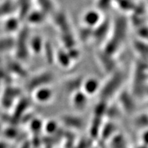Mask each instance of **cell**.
Here are the masks:
<instances>
[{"label":"cell","mask_w":148,"mask_h":148,"mask_svg":"<svg viewBox=\"0 0 148 148\" xmlns=\"http://www.w3.org/2000/svg\"><path fill=\"white\" fill-rule=\"evenodd\" d=\"M83 92L86 95H92L99 89V82L95 77H89L82 82Z\"/></svg>","instance_id":"cell-1"},{"label":"cell","mask_w":148,"mask_h":148,"mask_svg":"<svg viewBox=\"0 0 148 148\" xmlns=\"http://www.w3.org/2000/svg\"><path fill=\"white\" fill-rule=\"evenodd\" d=\"M52 97V90L47 86L38 87L35 90L34 98L39 103H47L51 100Z\"/></svg>","instance_id":"cell-2"},{"label":"cell","mask_w":148,"mask_h":148,"mask_svg":"<svg viewBox=\"0 0 148 148\" xmlns=\"http://www.w3.org/2000/svg\"><path fill=\"white\" fill-rule=\"evenodd\" d=\"M86 95L82 91V93H76L73 97V106L77 109H83L86 106L87 99Z\"/></svg>","instance_id":"cell-3"},{"label":"cell","mask_w":148,"mask_h":148,"mask_svg":"<svg viewBox=\"0 0 148 148\" xmlns=\"http://www.w3.org/2000/svg\"><path fill=\"white\" fill-rule=\"evenodd\" d=\"M99 14L97 12L94 11H89L87 12L84 16V21L88 26H93L96 25L99 21Z\"/></svg>","instance_id":"cell-4"}]
</instances>
